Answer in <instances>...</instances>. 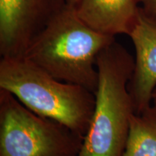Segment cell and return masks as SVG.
<instances>
[{
  "label": "cell",
  "instance_id": "7",
  "mask_svg": "<svg viewBox=\"0 0 156 156\" xmlns=\"http://www.w3.org/2000/svg\"><path fill=\"white\" fill-rule=\"evenodd\" d=\"M139 0H80L77 17L93 30L106 36H129L139 15Z\"/></svg>",
  "mask_w": 156,
  "mask_h": 156
},
{
  "label": "cell",
  "instance_id": "1",
  "mask_svg": "<svg viewBox=\"0 0 156 156\" xmlns=\"http://www.w3.org/2000/svg\"><path fill=\"white\" fill-rule=\"evenodd\" d=\"M96 66L94 112L77 156H123L135 114L129 91L134 58L115 40L101 51Z\"/></svg>",
  "mask_w": 156,
  "mask_h": 156
},
{
  "label": "cell",
  "instance_id": "5",
  "mask_svg": "<svg viewBox=\"0 0 156 156\" xmlns=\"http://www.w3.org/2000/svg\"><path fill=\"white\" fill-rule=\"evenodd\" d=\"M66 6V0H0L2 57H24L33 40Z\"/></svg>",
  "mask_w": 156,
  "mask_h": 156
},
{
  "label": "cell",
  "instance_id": "8",
  "mask_svg": "<svg viewBox=\"0 0 156 156\" xmlns=\"http://www.w3.org/2000/svg\"><path fill=\"white\" fill-rule=\"evenodd\" d=\"M123 156H156V108L153 105L132 116Z\"/></svg>",
  "mask_w": 156,
  "mask_h": 156
},
{
  "label": "cell",
  "instance_id": "10",
  "mask_svg": "<svg viewBox=\"0 0 156 156\" xmlns=\"http://www.w3.org/2000/svg\"><path fill=\"white\" fill-rule=\"evenodd\" d=\"M79 2H80V0H66L67 5H70V6H73V7H75Z\"/></svg>",
  "mask_w": 156,
  "mask_h": 156
},
{
  "label": "cell",
  "instance_id": "6",
  "mask_svg": "<svg viewBox=\"0 0 156 156\" xmlns=\"http://www.w3.org/2000/svg\"><path fill=\"white\" fill-rule=\"evenodd\" d=\"M129 36L135 50L129 91L134 113L139 114L152 105V95L156 87V23L147 19L141 8Z\"/></svg>",
  "mask_w": 156,
  "mask_h": 156
},
{
  "label": "cell",
  "instance_id": "9",
  "mask_svg": "<svg viewBox=\"0 0 156 156\" xmlns=\"http://www.w3.org/2000/svg\"><path fill=\"white\" fill-rule=\"evenodd\" d=\"M141 10L145 16L156 23V0H139Z\"/></svg>",
  "mask_w": 156,
  "mask_h": 156
},
{
  "label": "cell",
  "instance_id": "2",
  "mask_svg": "<svg viewBox=\"0 0 156 156\" xmlns=\"http://www.w3.org/2000/svg\"><path fill=\"white\" fill-rule=\"evenodd\" d=\"M116 40L93 30L67 5L37 35L24 57L56 79L95 93L98 84L97 56Z\"/></svg>",
  "mask_w": 156,
  "mask_h": 156
},
{
  "label": "cell",
  "instance_id": "4",
  "mask_svg": "<svg viewBox=\"0 0 156 156\" xmlns=\"http://www.w3.org/2000/svg\"><path fill=\"white\" fill-rule=\"evenodd\" d=\"M83 139L0 89V156H77Z\"/></svg>",
  "mask_w": 156,
  "mask_h": 156
},
{
  "label": "cell",
  "instance_id": "3",
  "mask_svg": "<svg viewBox=\"0 0 156 156\" xmlns=\"http://www.w3.org/2000/svg\"><path fill=\"white\" fill-rule=\"evenodd\" d=\"M0 89L25 107L85 136L94 112L95 93L81 85L56 79L23 58H1Z\"/></svg>",
  "mask_w": 156,
  "mask_h": 156
},
{
  "label": "cell",
  "instance_id": "11",
  "mask_svg": "<svg viewBox=\"0 0 156 156\" xmlns=\"http://www.w3.org/2000/svg\"><path fill=\"white\" fill-rule=\"evenodd\" d=\"M152 105L156 108V87L154 90L153 95H152Z\"/></svg>",
  "mask_w": 156,
  "mask_h": 156
}]
</instances>
